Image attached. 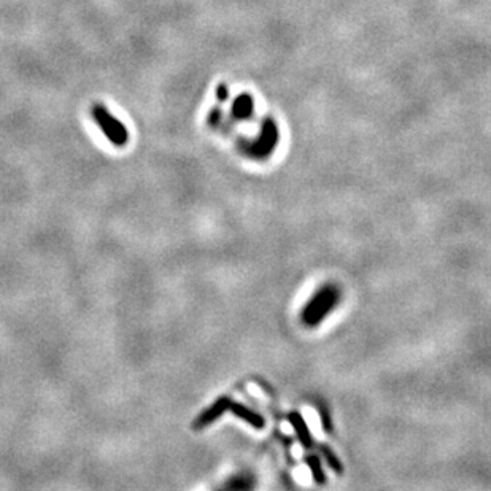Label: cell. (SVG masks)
<instances>
[{
    "label": "cell",
    "mask_w": 491,
    "mask_h": 491,
    "mask_svg": "<svg viewBox=\"0 0 491 491\" xmlns=\"http://www.w3.org/2000/svg\"><path fill=\"white\" fill-rule=\"evenodd\" d=\"M339 302H341V291L336 285L321 286L302 309V321L309 328L318 326L328 315H331Z\"/></svg>",
    "instance_id": "1"
},
{
    "label": "cell",
    "mask_w": 491,
    "mask_h": 491,
    "mask_svg": "<svg viewBox=\"0 0 491 491\" xmlns=\"http://www.w3.org/2000/svg\"><path fill=\"white\" fill-rule=\"evenodd\" d=\"M94 117H96L99 126L102 128V130L107 135V139L113 145L123 146V145L128 143V140H129L128 129L124 128L117 118H113L106 108H103V107L94 108Z\"/></svg>",
    "instance_id": "2"
},
{
    "label": "cell",
    "mask_w": 491,
    "mask_h": 491,
    "mask_svg": "<svg viewBox=\"0 0 491 491\" xmlns=\"http://www.w3.org/2000/svg\"><path fill=\"white\" fill-rule=\"evenodd\" d=\"M279 129H277L272 119H265L263 123V129L256 142L252 145V156L258 159H265L274 153L277 143H279Z\"/></svg>",
    "instance_id": "3"
},
{
    "label": "cell",
    "mask_w": 491,
    "mask_h": 491,
    "mask_svg": "<svg viewBox=\"0 0 491 491\" xmlns=\"http://www.w3.org/2000/svg\"><path fill=\"white\" fill-rule=\"evenodd\" d=\"M231 401L232 399L228 398V396H221V398L217 399L212 405H208L206 410L201 412L199 417H197V419L194 420V423H192L194 430H202V428L212 425L213 421L221 419V417L224 415V412L229 410Z\"/></svg>",
    "instance_id": "4"
},
{
    "label": "cell",
    "mask_w": 491,
    "mask_h": 491,
    "mask_svg": "<svg viewBox=\"0 0 491 491\" xmlns=\"http://www.w3.org/2000/svg\"><path fill=\"white\" fill-rule=\"evenodd\" d=\"M229 410L232 412L234 417L243 420L245 423H248L250 426H253L254 430H263L265 426V420L263 419V415H259L258 412H254L250 409V407L240 404V402L231 401V405H229Z\"/></svg>",
    "instance_id": "5"
},
{
    "label": "cell",
    "mask_w": 491,
    "mask_h": 491,
    "mask_svg": "<svg viewBox=\"0 0 491 491\" xmlns=\"http://www.w3.org/2000/svg\"><path fill=\"white\" fill-rule=\"evenodd\" d=\"M288 421L291 423V426L294 428V432L297 439H299L301 445L304 448H312L313 447V439H312V432L309 430V425H307V421L304 420V417H302L299 412H291L288 415Z\"/></svg>",
    "instance_id": "6"
},
{
    "label": "cell",
    "mask_w": 491,
    "mask_h": 491,
    "mask_svg": "<svg viewBox=\"0 0 491 491\" xmlns=\"http://www.w3.org/2000/svg\"><path fill=\"white\" fill-rule=\"evenodd\" d=\"M305 463H307V466H309V469H310L313 482H315L317 485H325L326 483V474H325V469H323L320 457H317V455L305 457Z\"/></svg>",
    "instance_id": "7"
},
{
    "label": "cell",
    "mask_w": 491,
    "mask_h": 491,
    "mask_svg": "<svg viewBox=\"0 0 491 491\" xmlns=\"http://www.w3.org/2000/svg\"><path fill=\"white\" fill-rule=\"evenodd\" d=\"M320 453H321V457L325 458V461L331 471H334L336 474H343V464L341 459H339L336 453H334L331 447L320 445Z\"/></svg>",
    "instance_id": "8"
},
{
    "label": "cell",
    "mask_w": 491,
    "mask_h": 491,
    "mask_svg": "<svg viewBox=\"0 0 491 491\" xmlns=\"http://www.w3.org/2000/svg\"><path fill=\"white\" fill-rule=\"evenodd\" d=\"M253 113V101L248 96L239 97L236 106H234V114L237 118H248Z\"/></svg>",
    "instance_id": "9"
}]
</instances>
